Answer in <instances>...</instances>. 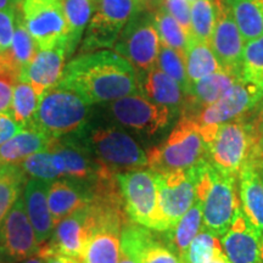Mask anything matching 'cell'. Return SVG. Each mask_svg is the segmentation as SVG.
Here are the masks:
<instances>
[{"label": "cell", "mask_w": 263, "mask_h": 263, "mask_svg": "<svg viewBox=\"0 0 263 263\" xmlns=\"http://www.w3.org/2000/svg\"><path fill=\"white\" fill-rule=\"evenodd\" d=\"M91 200V182L72 178H59L51 182L48 203L54 227L65 217L83 209Z\"/></svg>", "instance_id": "19"}, {"label": "cell", "mask_w": 263, "mask_h": 263, "mask_svg": "<svg viewBox=\"0 0 263 263\" xmlns=\"http://www.w3.org/2000/svg\"><path fill=\"white\" fill-rule=\"evenodd\" d=\"M156 179L159 188L157 232H167L176 227L195 202V186L188 170L156 173Z\"/></svg>", "instance_id": "12"}, {"label": "cell", "mask_w": 263, "mask_h": 263, "mask_svg": "<svg viewBox=\"0 0 263 263\" xmlns=\"http://www.w3.org/2000/svg\"><path fill=\"white\" fill-rule=\"evenodd\" d=\"M18 11L20 10H0V54L8 50L11 45Z\"/></svg>", "instance_id": "42"}, {"label": "cell", "mask_w": 263, "mask_h": 263, "mask_svg": "<svg viewBox=\"0 0 263 263\" xmlns=\"http://www.w3.org/2000/svg\"><path fill=\"white\" fill-rule=\"evenodd\" d=\"M206 145L199 126L188 115H180L170 136L146 151L147 166L156 173L188 170L205 159Z\"/></svg>", "instance_id": "6"}, {"label": "cell", "mask_w": 263, "mask_h": 263, "mask_svg": "<svg viewBox=\"0 0 263 263\" xmlns=\"http://www.w3.org/2000/svg\"><path fill=\"white\" fill-rule=\"evenodd\" d=\"M161 6L166 10L184 31L190 35V2L189 0H162ZM192 38V35H190Z\"/></svg>", "instance_id": "41"}, {"label": "cell", "mask_w": 263, "mask_h": 263, "mask_svg": "<svg viewBox=\"0 0 263 263\" xmlns=\"http://www.w3.org/2000/svg\"><path fill=\"white\" fill-rule=\"evenodd\" d=\"M254 115H255L256 121H257V123H258L259 130H261V133H262L263 132V100L257 105V106L255 107Z\"/></svg>", "instance_id": "48"}, {"label": "cell", "mask_w": 263, "mask_h": 263, "mask_svg": "<svg viewBox=\"0 0 263 263\" xmlns=\"http://www.w3.org/2000/svg\"><path fill=\"white\" fill-rule=\"evenodd\" d=\"M202 226L201 202L195 200L189 211L182 217L176 227L164 232L167 245L182 258V261L189 245L192 244L193 239L195 238Z\"/></svg>", "instance_id": "27"}, {"label": "cell", "mask_w": 263, "mask_h": 263, "mask_svg": "<svg viewBox=\"0 0 263 263\" xmlns=\"http://www.w3.org/2000/svg\"><path fill=\"white\" fill-rule=\"evenodd\" d=\"M240 78L263 95V34L246 42Z\"/></svg>", "instance_id": "34"}, {"label": "cell", "mask_w": 263, "mask_h": 263, "mask_svg": "<svg viewBox=\"0 0 263 263\" xmlns=\"http://www.w3.org/2000/svg\"><path fill=\"white\" fill-rule=\"evenodd\" d=\"M219 240L230 263H258L259 238L250 228L241 210Z\"/></svg>", "instance_id": "21"}, {"label": "cell", "mask_w": 263, "mask_h": 263, "mask_svg": "<svg viewBox=\"0 0 263 263\" xmlns=\"http://www.w3.org/2000/svg\"><path fill=\"white\" fill-rule=\"evenodd\" d=\"M28 177L20 164H9L8 172L0 180V226L14 203L22 196Z\"/></svg>", "instance_id": "35"}, {"label": "cell", "mask_w": 263, "mask_h": 263, "mask_svg": "<svg viewBox=\"0 0 263 263\" xmlns=\"http://www.w3.org/2000/svg\"><path fill=\"white\" fill-rule=\"evenodd\" d=\"M209 263H230L229 259L227 258L226 255L221 256V257H217L215 259H212V261H210Z\"/></svg>", "instance_id": "51"}, {"label": "cell", "mask_w": 263, "mask_h": 263, "mask_svg": "<svg viewBox=\"0 0 263 263\" xmlns=\"http://www.w3.org/2000/svg\"><path fill=\"white\" fill-rule=\"evenodd\" d=\"M66 60V44H59L48 50H39L31 64L21 71L20 82L31 85L41 98L45 91L59 84Z\"/></svg>", "instance_id": "18"}, {"label": "cell", "mask_w": 263, "mask_h": 263, "mask_svg": "<svg viewBox=\"0 0 263 263\" xmlns=\"http://www.w3.org/2000/svg\"><path fill=\"white\" fill-rule=\"evenodd\" d=\"M176 112L170 107L155 104L141 94H133L107 104V122L136 133L154 138L166 130Z\"/></svg>", "instance_id": "7"}, {"label": "cell", "mask_w": 263, "mask_h": 263, "mask_svg": "<svg viewBox=\"0 0 263 263\" xmlns=\"http://www.w3.org/2000/svg\"><path fill=\"white\" fill-rule=\"evenodd\" d=\"M189 2H190V3H193V2H195V0H189Z\"/></svg>", "instance_id": "56"}, {"label": "cell", "mask_w": 263, "mask_h": 263, "mask_svg": "<svg viewBox=\"0 0 263 263\" xmlns=\"http://www.w3.org/2000/svg\"><path fill=\"white\" fill-rule=\"evenodd\" d=\"M262 100L263 95L254 85L240 78L218 101L188 116L192 117L199 127L216 126L251 112Z\"/></svg>", "instance_id": "14"}, {"label": "cell", "mask_w": 263, "mask_h": 263, "mask_svg": "<svg viewBox=\"0 0 263 263\" xmlns=\"http://www.w3.org/2000/svg\"><path fill=\"white\" fill-rule=\"evenodd\" d=\"M51 182L29 178L26 183L22 197L29 222L34 229L38 244L43 245L50 239L54 222L48 203V192Z\"/></svg>", "instance_id": "20"}, {"label": "cell", "mask_w": 263, "mask_h": 263, "mask_svg": "<svg viewBox=\"0 0 263 263\" xmlns=\"http://www.w3.org/2000/svg\"><path fill=\"white\" fill-rule=\"evenodd\" d=\"M218 15V0L190 3V35L194 41L210 43Z\"/></svg>", "instance_id": "31"}, {"label": "cell", "mask_w": 263, "mask_h": 263, "mask_svg": "<svg viewBox=\"0 0 263 263\" xmlns=\"http://www.w3.org/2000/svg\"><path fill=\"white\" fill-rule=\"evenodd\" d=\"M226 255L222 248L221 240L213 235L205 227H201L192 244L189 245L184 256V263H209L212 259Z\"/></svg>", "instance_id": "36"}, {"label": "cell", "mask_w": 263, "mask_h": 263, "mask_svg": "<svg viewBox=\"0 0 263 263\" xmlns=\"http://www.w3.org/2000/svg\"><path fill=\"white\" fill-rule=\"evenodd\" d=\"M61 178L93 182L107 168L99 164L91 153L74 134L51 141L48 147Z\"/></svg>", "instance_id": "15"}, {"label": "cell", "mask_w": 263, "mask_h": 263, "mask_svg": "<svg viewBox=\"0 0 263 263\" xmlns=\"http://www.w3.org/2000/svg\"><path fill=\"white\" fill-rule=\"evenodd\" d=\"M240 77L227 71H219L193 82L185 94V103L180 114L194 115L218 101Z\"/></svg>", "instance_id": "22"}, {"label": "cell", "mask_w": 263, "mask_h": 263, "mask_svg": "<svg viewBox=\"0 0 263 263\" xmlns=\"http://www.w3.org/2000/svg\"><path fill=\"white\" fill-rule=\"evenodd\" d=\"M161 41L154 15L138 9L118 37L114 50L126 59L138 76L145 73L157 64Z\"/></svg>", "instance_id": "8"}, {"label": "cell", "mask_w": 263, "mask_h": 263, "mask_svg": "<svg viewBox=\"0 0 263 263\" xmlns=\"http://www.w3.org/2000/svg\"><path fill=\"white\" fill-rule=\"evenodd\" d=\"M24 0H0V10H17L22 9Z\"/></svg>", "instance_id": "47"}, {"label": "cell", "mask_w": 263, "mask_h": 263, "mask_svg": "<svg viewBox=\"0 0 263 263\" xmlns=\"http://www.w3.org/2000/svg\"><path fill=\"white\" fill-rule=\"evenodd\" d=\"M22 128L12 120L9 114H0V145L20 133Z\"/></svg>", "instance_id": "44"}, {"label": "cell", "mask_w": 263, "mask_h": 263, "mask_svg": "<svg viewBox=\"0 0 263 263\" xmlns=\"http://www.w3.org/2000/svg\"><path fill=\"white\" fill-rule=\"evenodd\" d=\"M37 255L44 261V263H80L76 258L49 251L48 249L43 248V246H39V251Z\"/></svg>", "instance_id": "45"}, {"label": "cell", "mask_w": 263, "mask_h": 263, "mask_svg": "<svg viewBox=\"0 0 263 263\" xmlns=\"http://www.w3.org/2000/svg\"><path fill=\"white\" fill-rule=\"evenodd\" d=\"M17 83L18 82L8 76L0 74V114H9L11 108L14 88Z\"/></svg>", "instance_id": "43"}, {"label": "cell", "mask_w": 263, "mask_h": 263, "mask_svg": "<svg viewBox=\"0 0 263 263\" xmlns=\"http://www.w3.org/2000/svg\"><path fill=\"white\" fill-rule=\"evenodd\" d=\"M18 164L26 176L28 177V179L34 178L54 182V180L61 178V174L55 167L52 155L49 150L34 154Z\"/></svg>", "instance_id": "39"}, {"label": "cell", "mask_w": 263, "mask_h": 263, "mask_svg": "<svg viewBox=\"0 0 263 263\" xmlns=\"http://www.w3.org/2000/svg\"><path fill=\"white\" fill-rule=\"evenodd\" d=\"M39 97L31 85L18 82L14 88L9 115L22 129H28L37 111Z\"/></svg>", "instance_id": "33"}, {"label": "cell", "mask_w": 263, "mask_h": 263, "mask_svg": "<svg viewBox=\"0 0 263 263\" xmlns=\"http://www.w3.org/2000/svg\"><path fill=\"white\" fill-rule=\"evenodd\" d=\"M245 42L263 34V0H226Z\"/></svg>", "instance_id": "28"}, {"label": "cell", "mask_w": 263, "mask_h": 263, "mask_svg": "<svg viewBox=\"0 0 263 263\" xmlns=\"http://www.w3.org/2000/svg\"><path fill=\"white\" fill-rule=\"evenodd\" d=\"M140 94L153 103L170 107L180 112L185 103V93L173 78L167 76L157 66L145 73L139 74Z\"/></svg>", "instance_id": "23"}, {"label": "cell", "mask_w": 263, "mask_h": 263, "mask_svg": "<svg viewBox=\"0 0 263 263\" xmlns=\"http://www.w3.org/2000/svg\"><path fill=\"white\" fill-rule=\"evenodd\" d=\"M151 244L145 230L130 227L121 233L118 263H141L146 249Z\"/></svg>", "instance_id": "37"}, {"label": "cell", "mask_w": 263, "mask_h": 263, "mask_svg": "<svg viewBox=\"0 0 263 263\" xmlns=\"http://www.w3.org/2000/svg\"><path fill=\"white\" fill-rule=\"evenodd\" d=\"M9 164H0V180L4 178V176L8 172Z\"/></svg>", "instance_id": "52"}, {"label": "cell", "mask_w": 263, "mask_h": 263, "mask_svg": "<svg viewBox=\"0 0 263 263\" xmlns=\"http://www.w3.org/2000/svg\"><path fill=\"white\" fill-rule=\"evenodd\" d=\"M156 66L167 76L173 78L186 94L189 88V80L185 70V58L179 51L161 45Z\"/></svg>", "instance_id": "38"}, {"label": "cell", "mask_w": 263, "mask_h": 263, "mask_svg": "<svg viewBox=\"0 0 263 263\" xmlns=\"http://www.w3.org/2000/svg\"><path fill=\"white\" fill-rule=\"evenodd\" d=\"M121 232L97 230L85 246L82 263H118Z\"/></svg>", "instance_id": "30"}, {"label": "cell", "mask_w": 263, "mask_h": 263, "mask_svg": "<svg viewBox=\"0 0 263 263\" xmlns=\"http://www.w3.org/2000/svg\"><path fill=\"white\" fill-rule=\"evenodd\" d=\"M128 218L153 230H159V188L153 170H133L117 174Z\"/></svg>", "instance_id": "9"}, {"label": "cell", "mask_w": 263, "mask_h": 263, "mask_svg": "<svg viewBox=\"0 0 263 263\" xmlns=\"http://www.w3.org/2000/svg\"><path fill=\"white\" fill-rule=\"evenodd\" d=\"M254 110L229 122L199 127L205 159L221 173L238 178L246 167L258 170L263 164L262 136Z\"/></svg>", "instance_id": "2"}, {"label": "cell", "mask_w": 263, "mask_h": 263, "mask_svg": "<svg viewBox=\"0 0 263 263\" xmlns=\"http://www.w3.org/2000/svg\"><path fill=\"white\" fill-rule=\"evenodd\" d=\"M90 238L91 230L85 206L59 222L52 230L50 239L41 246L49 251L70 256L82 263L85 246Z\"/></svg>", "instance_id": "17"}, {"label": "cell", "mask_w": 263, "mask_h": 263, "mask_svg": "<svg viewBox=\"0 0 263 263\" xmlns=\"http://www.w3.org/2000/svg\"><path fill=\"white\" fill-rule=\"evenodd\" d=\"M245 44L226 0H218V15L210 45L223 70L240 77Z\"/></svg>", "instance_id": "16"}, {"label": "cell", "mask_w": 263, "mask_h": 263, "mask_svg": "<svg viewBox=\"0 0 263 263\" xmlns=\"http://www.w3.org/2000/svg\"><path fill=\"white\" fill-rule=\"evenodd\" d=\"M257 171H258V174H259V177H261V180H262V183H263V164H262L261 167H259Z\"/></svg>", "instance_id": "53"}, {"label": "cell", "mask_w": 263, "mask_h": 263, "mask_svg": "<svg viewBox=\"0 0 263 263\" xmlns=\"http://www.w3.org/2000/svg\"><path fill=\"white\" fill-rule=\"evenodd\" d=\"M138 9L137 0H100L95 6L77 54L114 48Z\"/></svg>", "instance_id": "10"}, {"label": "cell", "mask_w": 263, "mask_h": 263, "mask_svg": "<svg viewBox=\"0 0 263 263\" xmlns=\"http://www.w3.org/2000/svg\"><path fill=\"white\" fill-rule=\"evenodd\" d=\"M99 2H100V0H90V3H91V4H93L94 6H97Z\"/></svg>", "instance_id": "54"}, {"label": "cell", "mask_w": 263, "mask_h": 263, "mask_svg": "<svg viewBox=\"0 0 263 263\" xmlns=\"http://www.w3.org/2000/svg\"><path fill=\"white\" fill-rule=\"evenodd\" d=\"M93 105L74 91L55 85L39 98L28 129L41 132L51 140L71 136L89 121Z\"/></svg>", "instance_id": "5"}, {"label": "cell", "mask_w": 263, "mask_h": 263, "mask_svg": "<svg viewBox=\"0 0 263 263\" xmlns=\"http://www.w3.org/2000/svg\"><path fill=\"white\" fill-rule=\"evenodd\" d=\"M185 70L189 85L216 72L224 71L217 61L210 43L194 39H190L185 51Z\"/></svg>", "instance_id": "29"}, {"label": "cell", "mask_w": 263, "mask_h": 263, "mask_svg": "<svg viewBox=\"0 0 263 263\" xmlns=\"http://www.w3.org/2000/svg\"><path fill=\"white\" fill-rule=\"evenodd\" d=\"M90 151L99 164L114 173L140 170L147 166L146 153L122 128L91 116L84 127L73 133Z\"/></svg>", "instance_id": "4"}, {"label": "cell", "mask_w": 263, "mask_h": 263, "mask_svg": "<svg viewBox=\"0 0 263 263\" xmlns=\"http://www.w3.org/2000/svg\"><path fill=\"white\" fill-rule=\"evenodd\" d=\"M51 139L41 132L22 129L0 145V164H18L27 157L48 150Z\"/></svg>", "instance_id": "25"}, {"label": "cell", "mask_w": 263, "mask_h": 263, "mask_svg": "<svg viewBox=\"0 0 263 263\" xmlns=\"http://www.w3.org/2000/svg\"><path fill=\"white\" fill-rule=\"evenodd\" d=\"M258 263H263V234L259 236V255Z\"/></svg>", "instance_id": "50"}, {"label": "cell", "mask_w": 263, "mask_h": 263, "mask_svg": "<svg viewBox=\"0 0 263 263\" xmlns=\"http://www.w3.org/2000/svg\"><path fill=\"white\" fill-rule=\"evenodd\" d=\"M154 21L159 32L161 45L179 51L185 58V51L190 42V35L182 26L164 10L162 6L154 12Z\"/></svg>", "instance_id": "32"}, {"label": "cell", "mask_w": 263, "mask_h": 263, "mask_svg": "<svg viewBox=\"0 0 263 263\" xmlns=\"http://www.w3.org/2000/svg\"><path fill=\"white\" fill-rule=\"evenodd\" d=\"M34 229L20 196L0 226V263H18L39 251Z\"/></svg>", "instance_id": "13"}, {"label": "cell", "mask_w": 263, "mask_h": 263, "mask_svg": "<svg viewBox=\"0 0 263 263\" xmlns=\"http://www.w3.org/2000/svg\"><path fill=\"white\" fill-rule=\"evenodd\" d=\"M137 2L140 10H145L151 14H154L157 9L161 8V4H162V0H137Z\"/></svg>", "instance_id": "46"}, {"label": "cell", "mask_w": 263, "mask_h": 263, "mask_svg": "<svg viewBox=\"0 0 263 263\" xmlns=\"http://www.w3.org/2000/svg\"><path fill=\"white\" fill-rule=\"evenodd\" d=\"M22 17L39 50L66 44V20L62 0H24Z\"/></svg>", "instance_id": "11"}, {"label": "cell", "mask_w": 263, "mask_h": 263, "mask_svg": "<svg viewBox=\"0 0 263 263\" xmlns=\"http://www.w3.org/2000/svg\"><path fill=\"white\" fill-rule=\"evenodd\" d=\"M22 263H44V261L39 257L38 255L35 256H32V257H29L27 259H25V261H22Z\"/></svg>", "instance_id": "49"}, {"label": "cell", "mask_w": 263, "mask_h": 263, "mask_svg": "<svg viewBox=\"0 0 263 263\" xmlns=\"http://www.w3.org/2000/svg\"><path fill=\"white\" fill-rule=\"evenodd\" d=\"M62 4L67 27L66 55L67 59H72L80 48L95 6L91 4L90 0H62Z\"/></svg>", "instance_id": "26"}, {"label": "cell", "mask_w": 263, "mask_h": 263, "mask_svg": "<svg viewBox=\"0 0 263 263\" xmlns=\"http://www.w3.org/2000/svg\"><path fill=\"white\" fill-rule=\"evenodd\" d=\"M239 200L250 228L256 235L263 234V183L258 171L246 167L239 173Z\"/></svg>", "instance_id": "24"}, {"label": "cell", "mask_w": 263, "mask_h": 263, "mask_svg": "<svg viewBox=\"0 0 263 263\" xmlns=\"http://www.w3.org/2000/svg\"><path fill=\"white\" fill-rule=\"evenodd\" d=\"M195 186V196L201 202L203 227L221 238L228 232L240 207L235 177L217 171L206 159L188 168Z\"/></svg>", "instance_id": "3"}, {"label": "cell", "mask_w": 263, "mask_h": 263, "mask_svg": "<svg viewBox=\"0 0 263 263\" xmlns=\"http://www.w3.org/2000/svg\"><path fill=\"white\" fill-rule=\"evenodd\" d=\"M162 233V232H161ZM164 233V232H163ZM141 263H184L172 249L167 245L166 236L161 234L160 239L146 249Z\"/></svg>", "instance_id": "40"}, {"label": "cell", "mask_w": 263, "mask_h": 263, "mask_svg": "<svg viewBox=\"0 0 263 263\" xmlns=\"http://www.w3.org/2000/svg\"><path fill=\"white\" fill-rule=\"evenodd\" d=\"M261 136H262V147H263V132L261 133Z\"/></svg>", "instance_id": "55"}, {"label": "cell", "mask_w": 263, "mask_h": 263, "mask_svg": "<svg viewBox=\"0 0 263 263\" xmlns=\"http://www.w3.org/2000/svg\"><path fill=\"white\" fill-rule=\"evenodd\" d=\"M59 85L81 95L90 105L140 94L139 77L126 59L104 49L70 59Z\"/></svg>", "instance_id": "1"}]
</instances>
